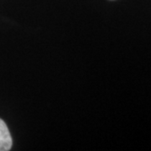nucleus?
I'll use <instances>...</instances> for the list:
<instances>
[{
    "instance_id": "obj_1",
    "label": "nucleus",
    "mask_w": 151,
    "mask_h": 151,
    "mask_svg": "<svg viewBox=\"0 0 151 151\" xmlns=\"http://www.w3.org/2000/svg\"><path fill=\"white\" fill-rule=\"evenodd\" d=\"M12 145L13 141L8 126L0 119V151L10 150Z\"/></svg>"
},
{
    "instance_id": "obj_2",
    "label": "nucleus",
    "mask_w": 151,
    "mask_h": 151,
    "mask_svg": "<svg viewBox=\"0 0 151 151\" xmlns=\"http://www.w3.org/2000/svg\"><path fill=\"white\" fill-rule=\"evenodd\" d=\"M111 1H113V0H111Z\"/></svg>"
}]
</instances>
